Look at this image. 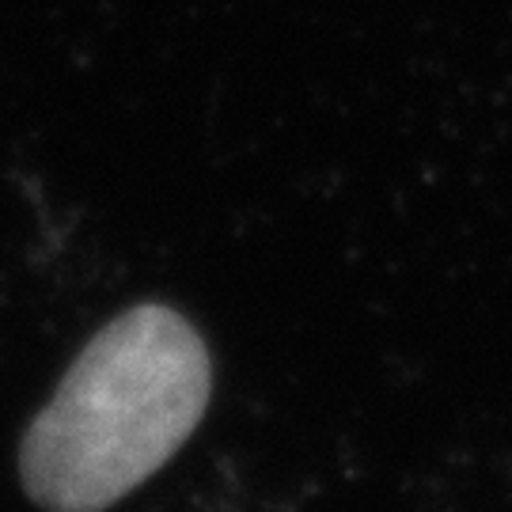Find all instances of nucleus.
I'll return each mask as SVG.
<instances>
[{
    "label": "nucleus",
    "mask_w": 512,
    "mask_h": 512,
    "mask_svg": "<svg viewBox=\"0 0 512 512\" xmlns=\"http://www.w3.org/2000/svg\"><path fill=\"white\" fill-rule=\"evenodd\" d=\"M209 391V349L179 311L141 304L118 315L27 425L23 490L46 512L110 509L183 448Z\"/></svg>",
    "instance_id": "f257e3e1"
}]
</instances>
